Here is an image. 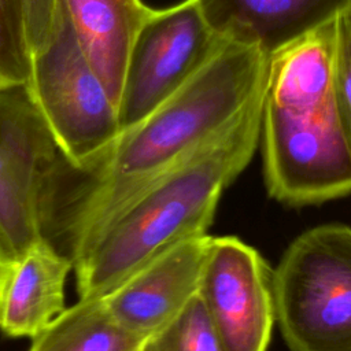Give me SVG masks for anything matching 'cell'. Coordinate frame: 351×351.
I'll return each instance as SVG.
<instances>
[{
	"instance_id": "30bf717a",
	"label": "cell",
	"mask_w": 351,
	"mask_h": 351,
	"mask_svg": "<svg viewBox=\"0 0 351 351\" xmlns=\"http://www.w3.org/2000/svg\"><path fill=\"white\" fill-rule=\"evenodd\" d=\"M195 1L218 37L254 47L267 58L351 10V0Z\"/></svg>"
},
{
	"instance_id": "277c9868",
	"label": "cell",
	"mask_w": 351,
	"mask_h": 351,
	"mask_svg": "<svg viewBox=\"0 0 351 351\" xmlns=\"http://www.w3.org/2000/svg\"><path fill=\"white\" fill-rule=\"evenodd\" d=\"M90 182L63 154L29 85L0 84V233L16 259L63 236Z\"/></svg>"
},
{
	"instance_id": "9c48e42d",
	"label": "cell",
	"mask_w": 351,
	"mask_h": 351,
	"mask_svg": "<svg viewBox=\"0 0 351 351\" xmlns=\"http://www.w3.org/2000/svg\"><path fill=\"white\" fill-rule=\"evenodd\" d=\"M213 236L200 234L165 250L101 300L126 330L145 339L197 293Z\"/></svg>"
},
{
	"instance_id": "8fae6325",
	"label": "cell",
	"mask_w": 351,
	"mask_h": 351,
	"mask_svg": "<svg viewBox=\"0 0 351 351\" xmlns=\"http://www.w3.org/2000/svg\"><path fill=\"white\" fill-rule=\"evenodd\" d=\"M73 261L41 240L15 262L0 303V330L10 337H34L64 307V285Z\"/></svg>"
},
{
	"instance_id": "5b68a950",
	"label": "cell",
	"mask_w": 351,
	"mask_h": 351,
	"mask_svg": "<svg viewBox=\"0 0 351 351\" xmlns=\"http://www.w3.org/2000/svg\"><path fill=\"white\" fill-rule=\"evenodd\" d=\"M276 321L289 351H351V228L298 236L273 270Z\"/></svg>"
},
{
	"instance_id": "9a60e30c",
	"label": "cell",
	"mask_w": 351,
	"mask_h": 351,
	"mask_svg": "<svg viewBox=\"0 0 351 351\" xmlns=\"http://www.w3.org/2000/svg\"><path fill=\"white\" fill-rule=\"evenodd\" d=\"M30 71L25 0H0V84L27 82Z\"/></svg>"
},
{
	"instance_id": "ac0fdd59",
	"label": "cell",
	"mask_w": 351,
	"mask_h": 351,
	"mask_svg": "<svg viewBox=\"0 0 351 351\" xmlns=\"http://www.w3.org/2000/svg\"><path fill=\"white\" fill-rule=\"evenodd\" d=\"M15 262H16L15 255L12 254L7 241L4 240L3 234L0 233V303H1V298H3L7 281L10 278V274L12 271Z\"/></svg>"
},
{
	"instance_id": "5bb4252c",
	"label": "cell",
	"mask_w": 351,
	"mask_h": 351,
	"mask_svg": "<svg viewBox=\"0 0 351 351\" xmlns=\"http://www.w3.org/2000/svg\"><path fill=\"white\" fill-rule=\"evenodd\" d=\"M138 351H221L200 296L196 293L177 315L147 336Z\"/></svg>"
},
{
	"instance_id": "52a82bcc",
	"label": "cell",
	"mask_w": 351,
	"mask_h": 351,
	"mask_svg": "<svg viewBox=\"0 0 351 351\" xmlns=\"http://www.w3.org/2000/svg\"><path fill=\"white\" fill-rule=\"evenodd\" d=\"M223 40L204 21L195 0L151 10L132 45L118 104L121 132L174 93Z\"/></svg>"
},
{
	"instance_id": "e0dca14e",
	"label": "cell",
	"mask_w": 351,
	"mask_h": 351,
	"mask_svg": "<svg viewBox=\"0 0 351 351\" xmlns=\"http://www.w3.org/2000/svg\"><path fill=\"white\" fill-rule=\"evenodd\" d=\"M25 7L29 47L34 53L44 47L51 34L56 0H25Z\"/></svg>"
},
{
	"instance_id": "7a4b0ae2",
	"label": "cell",
	"mask_w": 351,
	"mask_h": 351,
	"mask_svg": "<svg viewBox=\"0 0 351 351\" xmlns=\"http://www.w3.org/2000/svg\"><path fill=\"white\" fill-rule=\"evenodd\" d=\"M269 58L223 40L204 64L140 122L119 133L93 171L73 225L77 243L230 122L263 88Z\"/></svg>"
},
{
	"instance_id": "3957f363",
	"label": "cell",
	"mask_w": 351,
	"mask_h": 351,
	"mask_svg": "<svg viewBox=\"0 0 351 351\" xmlns=\"http://www.w3.org/2000/svg\"><path fill=\"white\" fill-rule=\"evenodd\" d=\"M333 23L269 58L261 143L267 192L311 206L351 193V141L332 88Z\"/></svg>"
},
{
	"instance_id": "4fadbf2b",
	"label": "cell",
	"mask_w": 351,
	"mask_h": 351,
	"mask_svg": "<svg viewBox=\"0 0 351 351\" xmlns=\"http://www.w3.org/2000/svg\"><path fill=\"white\" fill-rule=\"evenodd\" d=\"M143 341L112 318L101 298H80L32 339L29 351H138Z\"/></svg>"
},
{
	"instance_id": "ba28073f",
	"label": "cell",
	"mask_w": 351,
	"mask_h": 351,
	"mask_svg": "<svg viewBox=\"0 0 351 351\" xmlns=\"http://www.w3.org/2000/svg\"><path fill=\"white\" fill-rule=\"evenodd\" d=\"M200 296L221 351H266L276 322L273 270L234 236L213 237Z\"/></svg>"
},
{
	"instance_id": "7c38bea8",
	"label": "cell",
	"mask_w": 351,
	"mask_h": 351,
	"mask_svg": "<svg viewBox=\"0 0 351 351\" xmlns=\"http://www.w3.org/2000/svg\"><path fill=\"white\" fill-rule=\"evenodd\" d=\"M85 58L118 107L134 38L151 10L143 0H62Z\"/></svg>"
},
{
	"instance_id": "6da1fadb",
	"label": "cell",
	"mask_w": 351,
	"mask_h": 351,
	"mask_svg": "<svg viewBox=\"0 0 351 351\" xmlns=\"http://www.w3.org/2000/svg\"><path fill=\"white\" fill-rule=\"evenodd\" d=\"M263 96L265 85L230 122L130 199L73 251L81 299L104 296L165 250L207 233L222 192L258 148Z\"/></svg>"
},
{
	"instance_id": "2e32d148",
	"label": "cell",
	"mask_w": 351,
	"mask_h": 351,
	"mask_svg": "<svg viewBox=\"0 0 351 351\" xmlns=\"http://www.w3.org/2000/svg\"><path fill=\"white\" fill-rule=\"evenodd\" d=\"M332 88L351 141V10L333 22Z\"/></svg>"
},
{
	"instance_id": "8992f818",
	"label": "cell",
	"mask_w": 351,
	"mask_h": 351,
	"mask_svg": "<svg viewBox=\"0 0 351 351\" xmlns=\"http://www.w3.org/2000/svg\"><path fill=\"white\" fill-rule=\"evenodd\" d=\"M66 158L92 173L121 133L118 107L85 58L62 0L26 82Z\"/></svg>"
}]
</instances>
